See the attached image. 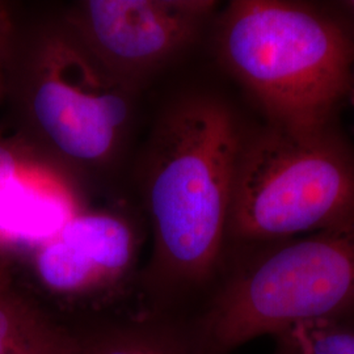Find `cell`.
<instances>
[{
    "mask_svg": "<svg viewBox=\"0 0 354 354\" xmlns=\"http://www.w3.org/2000/svg\"><path fill=\"white\" fill-rule=\"evenodd\" d=\"M241 142L231 111L213 97H184L160 114L145 160L152 231L142 277L147 310L190 314L193 297L223 270Z\"/></svg>",
    "mask_w": 354,
    "mask_h": 354,
    "instance_id": "6da1fadb",
    "label": "cell"
},
{
    "mask_svg": "<svg viewBox=\"0 0 354 354\" xmlns=\"http://www.w3.org/2000/svg\"><path fill=\"white\" fill-rule=\"evenodd\" d=\"M6 95L16 137L79 175L118 158L137 89L112 75L64 20L28 33L13 26Z\"/></svg>",
    "mask_w": 354,
    "mask_h": 354,
    "instance_id": "7a4b0ae2",
    "label": "cell"
},
{
    "mask_svg": "<svg viewBox=\"0 0 354 354\" xmlns=\"http://www.w3.org/2000/svg\"><path fill=\"white\" fill-rule=\"evenodd\" d=\"M251 248L192 313L216 353L299 323L354 317V216Z\"/></svg>",
    "mask_w": 354,
    "mask_h": 354,
    "instance_id": "3957f363",
    "label": "cell"
},
{
    "mask_svg": "<svg viewBox=\"0 0 354 354\" xmlns=\"http://www.w3.org/2000/svg\"><path fill=\"white\" fill-rule=\"evenodd\" d=\"M219 26L221 59L272 125L326 129L352 80L353 44L340 26L310 8L274 0L232 1Z\"/></svg>",
    "mask_w": 354,
    "mask_h": 354,
    "instance_id": "277c9868",
    "label": "cell"
},
{
    "mask_svg": "<svg viewBox=\"0 0 354 354\" xmlns=\"http://www.w3.org/2000/svg\"><path fill=\"white\" fill-rule=\"evenodd\" d=\"M354 216V159L327 129L272 125L241 142L227 243L266 245Z\"/></svg>",
    "mask_w": 354,
    "mask_h": 354,
    "instance_id": "5b68a950",
    "label": "cell"
},
{
    "mask_svg": "<svg viewBox=\"0 0 354 354\" xmlns=\"http://www.w3.org/2000/svg\"><path fill=\"white\" fill-rule=\"evenodd\" d=\"M214 7L206 0H87L64 20L112 75L138 91L189 45Z\"/></svg>",
    "mask_w": 354,
    "mask_h": 354,
    "instance_id": "8992f818",
    "label": "cell"
},
{
    "mask_svg": "<svg viewBox=\"0 0 354 354\" xmlns=\"http://www.w3.org/2000/svg\"><path fill=\"white\" fill-rule=\"evenodd\" d=\"M88 209L79 175L19 137H0V256L35 252Z\"/></svg>",
    "mask_w": 354,
    "mask_h": 354,
    "instance_id": "52a82bcc",
    "label": "cell"
},
{
    "mask_svg": "<svg viewBox=\"0 0 354 354\" xmlns=\"http://www.w3.org/2000/svg\"><path fill=\"white\" fill-rule=\"evenodd\" d=\"M137 252V232L127 216L88 207L29 257L45 290L77 299L120 285L131 273Z\"/></svg>",
    "mask_w": 354,
    "mask_h": 354,
    "instance_id": "ba28073f",
    "label": "cell"
},
{
    "mask_svg": "<svg viewBox=\"0 0 354 354\" xmlns=\"http://www.w3.org/2000/svg\"><path fill=\"white\" fill-rule=\"evenodd\" d=\"M86 354H219L206 342L192 314L145 308L75 327Z\"/></svg>",
    "mask_w": 354,
    "mask_h": 354,
    "instance_id": "9c48e42d",
    "label": "cell"
},
{
    "mask_svg": "<svg viewBox=\"0 0 354 354\" xmlns=\"http://www.w3.org/2000/svg\"><path fill=\"white\" fill-rule=\"evenodd\" d=\"M0 354H86L75 327L51 317L13 279L0 256Z\"/></svg>",
    "mask_w": 354,
    "mask_h": 354,
    "instance_id": "30bf717a",
    "label": "cell"
},
{
    "mask_svg": "<svg viewBox=\"0 0 354 354\" xmlns=\"http://www.w3.org/2000/svg\"><path fill=\"white\" fill-rule=\"evenodd\" d=\"M279 336L301 354H354V317L299 323Z\"/></svg>",
    "mask_w": 354,
    "mask_h": 354,
    "instance_id": "8fae6325",
    "label": "cell"
},
{
    "mask_svg": "<svg viewBox=\"0 0 354 354\" xmlns=\"http://www.w3.org/2000/svg\"><path fill=\"white\" fill-rule=\"evenodd\" d=\"M13 26L15 20L8 6L0 3V97H3L4 93V74L12 39Z\"/></svg>",
    "mask_w": 354,
    "mask_h": 354,
    "instance_id": "7c38bea8",
    "label": "cell"
},
{
    "mask_svg": "<svg viewBox=\"0 0 354 354\" xmlns=\"http://www.w3.org/2000/svg\"><path fill=\"white\" fill-rule=\"evenodd\" d=\"M274 342H276V348L273 354H301L285 337H281V336L274 337Z\"/></svg>",
    "mask_w": 354,
    "mask_h": 354,
    "instance_id": "4fadbf2b",
    "label": "cell"
},
{
    "mask_svg": "<svg viewBox=\"0 0 354 354\" xmlns=\"http://www.w3.org/2000/svg\"><path fill=\"white\" fill-rule=\"evenodd\" d=\"M346 4H348V7H351V8H352V10L354 11V0L353 1H348Z\"/></svg>",
    "mask_w": 354,
    "mask_h": 354,
    "instance_id": "5bb4252c",
    "label": "cell"
},
{
    "mask_svg": "<svg viewBox=\"0 0 354 354\" xmlns=\"http://www.w3.org/2000/svg\"><path fill=\"white\" fill-rule=\"evenodd\" d=\"M352 100H353V104H354V88H353V95H352Z\"/></svg>",
    "mask_w": 354,
    "mask_h": 354,
    "instance_id": "9a60e30c",
    "label": "cell"
}]
</instances>
